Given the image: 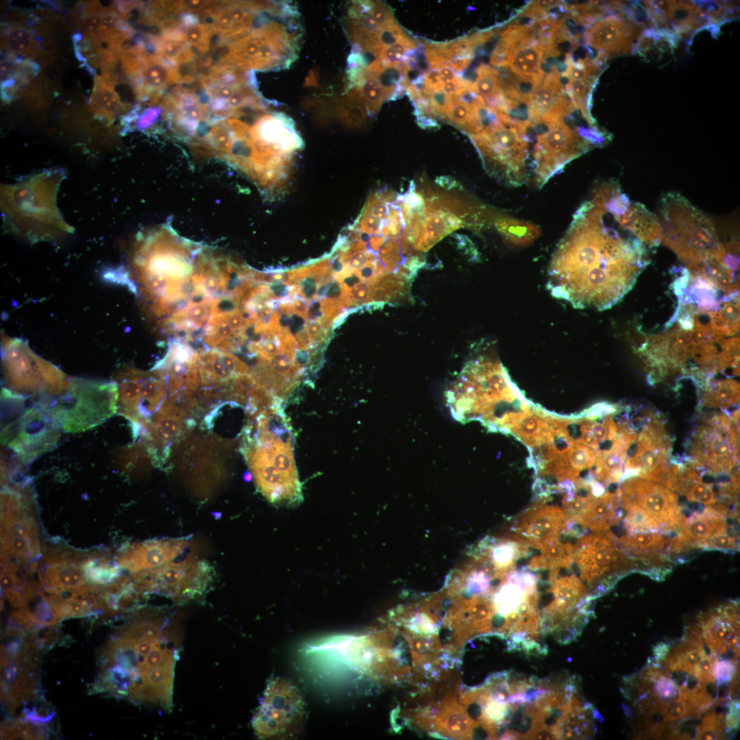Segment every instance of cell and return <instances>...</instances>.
Returning <instances> with one entry per match:
<instances>
[{"instance_id":"obj_11","label":"cell","mask_w":740,"mask_h":740,"mask_svg":"<svg viewBox=\"0 0 740 740\" xmlns=\"http://www.w3.org/2000/svg\"><path fill=\"white\" fill-rule=\"evenodd\" d=\"M687 450V460L693 468L714 476L732 475L739 463L737 426L723 414L704 416L692 434Z\"/></svg>"},{"instance_id":"obj_5","label":"cell","mask_w":740,"mask_h":740,"mask_svg":"<svg viewBox=\"0 0 740 740\" xmlns=\"http://www.w3.org/2000/svg\"><path fill=\"white\" fill-rule=\"evenodd\" d=\"M453 389L456 397L449 399H460L456 400V409L466 410L461 417L478 419L481 416L487 427L502 419L501 412L506 415L517 401L524 398L502 364L484 358L467 363Z\"/></svg>"},{"instance_id":"obj_35","label":"cell","mask_w":740,"mask_h":740,"mask_svg":"<svg viewBox=\"0 0 740 740\" xmlns=\"http://www.w3.org/2000/svg\"><path fill=\"white\" fill-rule=\"evenodd\" d=\"M636 206L630 231L644 245L658 246L662 238L660 222L656 216L649 212L643 205L637 203Z\"/></svg>"},{"instance_id":"obj_28","label":"cell","mask_w":740,"mask_h":740,"mask_svg":"<svg viewBox=\"0 0 740 740\" xmlns=\"http://www.w3.org/2000/svg\"><path fill=\"white\" fill-rule=\"evenodd\" d=\"M440 709L433 721V728L438 733L453 737L467 739L471 737L473 730L478 725L455 700L447 702Z\"/></svg>"},{"instance_id":"obj_2","label":"cell","mask_w":740,"mask_h":740,"mask_svg":"<svg viewBox=\"0 0 740 740\" xmlns=\"http://www.w3.org/2000/svg\"><path fill=\"white\" fill-rule=\"evenodd\" d=\"M275 103L248 105L221 121L229 136L222 159L270 197L284 194L304 146L295 121Z\"/></svg>"},{"instance_id":"obj_48","label":"cell","mask_w":740,"mask_h":740,"mask_svg":"<svg viewBox=\"0 0 740 740\" xmlns=\"http://www.w3.org/2000/svg\"><path fill=\"white\" fill-rule=\"evenodd\" d=\"M5 597L14 608H21L25 606V600L22 593L16 589H12L5 592Z\"/></svg>"},{"instance_id":"obj_6","label":"cell","mask_w":740,"mask_h":740,"mask_svg":"<svg viewBox=\"0 0 740 740\" xmlns=\"http://www.w3.org/2000/svg\"><path fill=\"white\" fill-rule=\"evenodd\" d=\"M660 211L661 241L680 260L697 262L726 255L713 223L682 195H665Z\"/></svg>"},{"instance_id":"obj_56","label":"cell","mask_w":740,"mask_h":740,"mask_svg":"<svg viewBox=\"0 0 740 740\" xmlns=\"http://www.w3.org/2000/svg\"><path fill=\"white\" fill-rule=\"evenodd\" d=\"M320 308H321V304H320L319 301H312L310 304L308 311V314H307L308 318L310 320H313V319H315L316 318H317L318 317L321 316L322 313L320 311Z\"/></svg>"},{"instance_id":"obj_23","label":"cell","mask_w":740,"mask_h":740,"mask_svg":"<svg viewBox=\"0 0 740 740\" xmlns=\"http://www.w3.org/2000/svg\"><path fill=\"white\" fill-rule=\"evenodd\" d=\"M643 4L649 17L660 27L685 33L715 23L706 3L702 6L688 1H645Z\"/></svg>"},{"instance_id":"obj_12","label":"cell","mask_w":740,"mask_h":740,"mask_svg":"<svg viewBox=\"0 0 740 740\" xmlns=\"http://www.w3.org/2000/svg\"><path fill=\"white\" fill-rule=\"evenodd\" d=\"M214 570L208 562L190 556L177 563L133 574L140 591L154 593L185 603L203 595L212 583Z\"/></svg>"},{"instance_id":"obj_4","label":"cell","mask_w":740,"mask_h":740,"mask_svg":"<svg viewBox=\"0 0 740 740\" xmlns=\"http://www.w3.org/2000/svg\"><path fill=\"white\" fill-rule=\"evenodd\" d=\"M202 247L179 236L169 223L139 234L131 267L140 299H160L169 287L180 286L195 271V257Z\"/></svg>"},{"instance_id":"obj_29","label":"cell","mask_w":740,"mask_h":740,"mask_svg":"<svg viewBox=\"0 0 740 740\" xmlns=\"http://www.w3.org/2000/svg\"><path fill=\"white\" fill-rule=\"evenodd\" d=\"M558 570H550V591L554 595V600L546 606L560 611H571L576 608L580 600L586 596V587L575 574L558 578Z\"/></svg>"},{"instance_id":"obj_54","label":"cell","mask_w":740,"mask_h":740,"mask_svg":"<svg viewBox=\"0 0 740 740\" xmlns=\"http://www.w3.org/2000/svg\"><path fill=\"white\" fill-rule=\"evenodd\" d=\"M305 323V319L302 317L297 314H292L290 323L291 332L294 334L298 332L302 329Z\"/></svg>"},{"instance_id":"obj_42","label":"cell","mask_w":740,"mask_h":740,"mask_svg":"<svg viewBox=\"0 0 740 740\" xmlns=\"http://www.w3.org/2000/svg\"><path fill=\"white\" fill-rule=\"evenodd\" d=\"M728 732L725 715L723 713L716 715L711 712L705 715L701 724L696 729V739H720L725 737Z\"/></svg>"},{"instance_id":"obj_43","label":"cell","mask_w":740,"mask_h":740,"mask_svg":"<svg viewBox=\"0 0 740 740\" xmlns=\"http://www.w3.org/2000/svg\"><path fill=\"white\" fill-rule=\"evenodd\" d=\"M689 502H698L710 506L717 502L715 491L713 486L699 479L695 481L684 495Z\"/></svg>"},{"instance_id":"obj_13","label":"cell","mask_w":740,"mask_h":740,"mask_svg":"<svg viewBox=\"0 0 740 740\" xmlns=\"http://www.w3.org/2000/svg\"><path fill=\"white\" fill-rule=\"evenodd\" d=\"M532 128L538 134L532 162L535 182L539 187L592 146L588 141L589 129L572 130L563 120L535 124Z\"/></svg>"},{"instance_id":"obj_19","label":"cell","mask_w":740,"mask_h":740,"mask_svg":"<svg viewBox=\"0 0 740 740\" xmlns=\"http://www.w3.org/2000/svg\"><path fill=\"white\" fill-rule=\"evenodd\" d=\"M567 524L568 519L559 507L538 503L518 517L511 537L541 550L566 534Z\"/></svg>"},{"instance_id":"obj_51","label":"cell","mask_w":740,"mask_h":740,"mask_svg":"<svg viewBox=\"0 0 740 740\" xmlns=\"http://www.w3.org/2000/svg\"><path fill=\"white\" fill-rule=\"evenodd\" d=\"M301 284L303 288L304 296L307 299L312 298L317 290V284L315 280L312 278H308L304 280Z\"/></svg>"},{"instance_id":"obj_61","label":"cell","mask_w":740,"mask_h":740,"mask_svg":"<svg viewBox=\"0 0 740 740\" xmlns=\"http://www.w3.org/2000/svg\"><path fill=\"white\" fill-rule=\"evenodd\" d=\"M279 322L280 324L283 327H286L287 325L290 326L291 317H288L287 315H284L280 317Z\"/></svg>"},{"instance_id":"obj_26","label":"cell","mask_w":740,"mask_h":740,"mask_svg":"<svg viewBox=\"0 0 740 740\" xmlns=\"http://www.w3.org/2000/svg\"><path fill=\"white\" fill-rule=\"evenodd\" d=\"M621 505L619 488L615 493L606 492L595 497L578 526L594 532H604L618 522L621 517L619 510Z\"/></svg>"},{"instance_id":"obj_62","label":"cell","mask_w":740,"mask_h":740,"mask_svg":"<svg viewBox=\"0 0 740 740\" xmlns=\"http://www.w3.org/2000/svg\"><path fill=\"white\" fill-rule=\"evenodd\" d=\"M328 286H329V284H325V285H323V286H320L319 288V289L317 290V295L318 296H319V297H323V296L326 295V293H327V291H328Z\"/></svg>"},{"instance_id":"obj_37","label":"cell","mask_w":740,"mask_h":740,"mask_svg":"<svg viewBox=\"0 0 740 740\" xmlns=\"http://www.w3.org/2000/svg\"><path fill=\"white\" fill-rule=\"evenodd\" d=\"M473 89L486 99L499 101L505 97L500 74L488 65L482 64L477 69V77L473 83Z\"/></svg>"},{"instance_id":"obj_27","label":"cell","mask_w":740,"mask_h":740,"mask_svg":"<svg viewBox=\"0 0 740 740\" xmlns=\"http://www.w3.org/2000/svg\"><path fill=\"white\" fill-rule=\"evenodd\" d=\"M617 540L626 554L642 560H662L661 551L669 547V540L658 532H627Z\"/></svg>"},{"instance_id":"obj_17","label":"cell","mask_w":740,"mask_h":740,"mask_svg":"<svg viewBox=\"0 0 740 740\" xmlns=\"http://www.w3.org/2000/svg\"><path fill=\"white\" fill-rule=\"evenodd\" d=\"M619 489L622 507L634 502L660 526L671 530L679 528L684 516L676 494L666 486L632 477L624 480Z\"/></svg>"},{"instance_id":"obj_38","label":"cell","mask_w":740,"mask_h":740,"mask_svg":"<svg viewBox=\"0 0 740 740\" xmlns=\"http://www.w3.org/2000/svg\"><path fill=\"white\" fill-rule=\"evenodd\" d=\"M627 510L624 524L627 532H658L661 526L641 507L630 502L622 507Z\"/></svg>"},{"instance_id":"obj_47","label":"cell","mask_w":740,"mask_h":740,"mask_svg":"<svg viewBox=\"0 0 740 740\" xmlns=\"http://www.w3.org/2000/svg\"><path fill=\"white\" fill-rule=\"evenodd\" d=\"M422 82L432 90L442 89L443 83L441 79L439 69H431L421 75Z\"/></svg>"},{"instance_id":"obj_18","label":"cell","mask_w":740,"mask_h":740,"mask_svg":"<svg viewBox=\"0 0 740 740\" xmlns=\"http://www.w3.org/2000/svg\"><path fill=\"white\" fill-rule=\"evenodd\" d=\"M240 451L249 465L257 489L269 502L288 507L301 502L303 495L299 480L280 471L254 444H241Z\"/></svg>"},{"instance_id":"obj_9","label":"cell","mask_w":740,"mask_h":740,"mask_svg":"<svg viewBox=\"0 0 740 740\" xmlns=\"http://www.w3.org/2000/svg\"><path fill=\"white\" fill-rule=\"evenodd\" d=\"M617 537L608 530L581 535L574 545L573 561L591 600L606 593L633 563Z\"/></svg>"},{"instance_id":"obj_1","label":"cell","mask_w":740,"mask_h":740,"mask_svg":"<svg viewBox=\"0 0 740 740\" xmlns=\"http://www.w3.org/2000/svg\"><path fill=\"white\" fill-rule=\"evenodd\" d=\"M604 212L592 201L583 203L550 261L547 288L576 308H611L649 263L644 245L606 226Z\"/></svg>"},{"instance_id":"obj_16","label":"cell","mask_w":740,"mask_h":740,"mask_svg":"<svg viewBox=\"0 0 740 740\" xmlns=\"http://www.w3.org/2000/svg\"><path fill=\"white\" fill-rule=\"evenodd\" d=\"M20 410L18 416L3 422L1 443L20 463L28 464L56 447L60 430L36 402L21 413Z\"/></svg>"},{"instance_id":"obj_40","label":"cell","mask_w":740,"mask_h":740,"mask_svg":"<svg viewBox=\"0 0 740 740\" xmlns=\"http://www.w3.org/2000/svg\"><path fill=\"white\" fill-rule=\"evenodd\" d=\"M702 548L719 550H737L739 548V534L733 525L728 522L719 526L704 543Z\"/></svg>"},{"instance_id":"obj_10","label":"cell","mask_w":740,"mask_h":740,"mask_svg":"<svg viewBox=\"0 0 740 740\" xmlns=\"http://www.w3.org/2000/svg\"><path fill=\"white\" fill-rule=\"evenodd\" d=\"M471 138L489 172L513 186L528 178L529 171L533 170L529 140L519 126L511 121H499Z\"/></svg>"},{"instance_id":"obj_14","label":"cell","mask_w":740,"mask_h":740,"mask_svg":"<svg viewBox=\"0 0 740 740\" xmlns=\"http://www.w3.org/2000/svg\"><path fill=\"white\" fill-rule=\"evenodd\" d=\"M304 702L297 688L276 678L267 683L251 726L259 739L288 737L301 725Z\"/></svg>"},{"instance_id":"obj_30","label":"cell","mask_w":740,"mask_h":740,"mask_svg":"<svg viewBox=\"0 0 740 740\" xmlns=\"http://www.w3.org/2000/svg\"><path fill=\"white\" fill-rule=\"evenodd\" d=\"M530 447H536L554 440V430L529 410L521 412L508 430Z\"/></svg>"},{"instance_id":"obj_46","label":"cell","mask_w":740,"mask_h":740,"mask_svg":"<svg viewBox=\"0 0 740 740\" xmlns=\"http://www.w3.org/2000/svg\"><path fill=\"white\" fill-rule=\"evenodd\" d=\"M725 723L727 730H737L739 726V701L731 700L728 704V713L725 715Z\"/></svg>"},{"instance_id":"obj_60","label":"cell","mask_w":740,"mask_h":740,"mask_svg":"<svg viewBox=\"0 0 740 740\" xmlns=\"http://www.w3.org/2000/svg\"><path fill=\"white\" fill-rule=\"evenodd\" d=\"M298 338L301 343H304L305 346H306V345L309 343V338L307 332L302 331L301 333H299V334H298Z\"/></svg>"},{"instance_id":"obj_52","label":"cell","mask_w":740,"mask_h":740,"mask_svg":"<svg viewBox=\"0 0 740 740\" xmlns=\"http://www.w3.org/2000/svg\"><path fill=\"white\" fill-rule=\"evenodd\" d=\"M435 182L447 190L460 188V184L450 176H440L436 179Z\"/></svg>"},{"instance_id":"obj_15","label":"cell","mask_w":740,"mask_h":740,"mask_svg":"<svg viewBox=\"0 0 740 740\" xmlns=\"http://www.w3.org/2000/svg\"><path fill=\"white\" fill-rule=\"evenodd\" d=\"M637 423L640 428L627 450L621 480L638 477L664 482L670 467L671 439L656 414H647Z\"/></svg>"},{"instance_id":"obj_34","label":"cell","mask_w":740,"mask_h":740,"mask_svg":"<svg viewBox=\"0 0 740 740\" xmlns=\"http://www.w3.org/2000/svg\"><path fill=\"white\" fill-rule=\"evenodd\" d=\"M494 224L504 240L515 247L532 243L541 234L536 225L513 218L500 217L495 220Z\"/></svg>"},{"instance_id":"obj_8","label":"cell","mask_w":740,"mask_h":740,"mask_svg":"<svg viewBox=\"0 0 740 740\" xmlns=\"http://www.w3.org/2000/svg\"><path fill=\"white\" fill-rule=\"evenodd\" d=\"M4 388L35 402L57 397L69 387L70 378L58 367L36 355L21 339H2Z\"/></svg>"},{"instance_id":"obj_44","label":"cell","mask_w":740,"mask_h":740,"mask_svg":"<svg viewBox=\"0 0 740 740\" xmlns=\"http://www.w3.org/2000/svg\"><path fill=\"white\" fill-rule=\"evenodd\" d=\"M739 670L737 661L722 659L715 661L713 666V675L717 685L730 682L736 671Z\"/></svg>"},{"instance_id":"obj_59","label":"cell","mask_w":740,"mask_h":740,"mask_svg":"<svg viewBox=\"0 0 740 740\" xmlns=\"http://www.w3.org/2000/svg\"><path fill=\"white\" fill-rule=\"evenodd\" d=\"M293 307H294L295 311L297 312L302 313V314H304L305 312H306V310H307L306 303L304 300H302L301 299H296L295 300H294V301H293Z\"/></svg>"},{"instance_id":"obj_57","label":"cell","mask_w":740,"mask_h":740,"mask_svg":"<svg viewBox=\"0 0 740 740\" xmlns=\"http://www.w3.org/2000/svg\"><path fill=\"white\" fill-rule=\"evenodd\" d=\"M341 293L342 291L340 285L337 282H334L329 284L326 296L329 298H336L341 295Z\"/></svg>"},{"instance_id":"obj_53","label":"cell","mask_w":740,"mask_h":740,"mask_svg":"<svg viewBox=\"0 0 740 740\" xmlns=\"http://www.w3.org/2000/svg\"><path fill=\"white\" fill-rule=\"evenodd\" d=\"M270 290L279 297L286 296L288 292V288L280 280H275L272 282Z\"/></svg>"},{"instance_id":"obj_49","label":"cell","mask_w":740,"mask_h":740,"mask_svg":"<svg viewBox=\"0 0 740 740\" xmlns=\"http://www.w3.org/2000/svg\"><path fill=\"white\" fill-rule=\"evenodd\" d=\"M528 408V402H527V401L526 400V399L524 398V399H519L518 401H517V402H515V406H514V407H513V408H516V409H520V410H523V409H527ZM521 411H522V410H521ZM519 412V411H511V410H510V412H509L508 413H507V414H506V415H504V416L503 415V421H502V426H501V428H500V430H501V429H502V426H503V425H504V422H505L506 419H507V417H508V415H510V413H512V412ZM502 415H503V414H502ZM502 419H501L500 420H499V421H498L497 422H496V423H495V424H493V425H492V426H488V428H490L491 430H493V431H497V430H499V429H500V425H501V423H502Z\"/></svg>"},{"instance_id":"obj_22","label":"cell","mask_w":740,"mask_h":740,"mask_svg":"<svg viewBox=\"0 0 740 740\" xmlns=\"http://www.w3.org/2000/svg\"><path fill=\"white\" fill-rule=\"evenodd\" d=\"M189 543L188 538L183 537L133 543L121 550L116 563L132 574L154 569L176 558Z\"/></svg>"},{"instance_id":"obj_21","label":"cell","mask_w":740,"mask_h":740,"mask_svg":"<svg viewBox=\"0 0 740 740\" xmlns=\"http://www.w3.org/2000/svg\"><path fill=\"white\" fill-rule=\"evenodd\" d=\"M702 638L711 654L719 656L733 653L736 660L739 652V609L737 602L722 605L699 618Z\"/></svg>"},{"instance_id":"obj_58","label":"cell","mask_w":740,"mask_h":740,"mask_svg":"<svg viewBox=\"0 0 740 740\" xmlns=\"http://www.w3.org/2000/svg\"><path fill=\"white\" fill-rule=\"evenodd\" d=\"M322 330L321 325L318 322H310L307 325V331L310 335L314 336L320 333Z\"/></svg>"},{"instance_id":"obj_31","label":"cell","mask_w":740,"mask_h":740,"mask_svg":"<svg viewBox=\"0 0 740 740\" xmlns=\"http://www.w3.org/2000/svg\"><path fill=\"white\" fill-rule=\"evenodd\" d=\"M114 84L103 75L97 76L90 96V110L102 117L112 119L123 112L125 105L115 91Z\"/></svg>"},{"instance_id":"obj_36","label":"cell","mask_w":740,"mask_h":740,"mask_svg":"<svg viewBox=\"0 0 740 740\" xmlns=\"http://www.w3.org/2000/svg\"><path fill=\"white\" fill-rule=\"evenodd\" d=\"M3 45L10 53L25 57L36 55L40 49V42L34 32L16 25L4 32Z\"/></svg>"},{"instance_id":"obj_24","label":"cell","mask_w":740,"mask_h":740,"mask_svg":"<svg viewBox=\"0 0 740 740\" xmlns=\"http://www.w3.org/2000/svg\"><path fill=\"white\" fill-rule=\"evenodd\" d=\"M452 206L443 205L439 198L434 202L427 201L426 215L415 239L416 251H428L445 236L465 225V222L451 210Z\"/></svg>"},{"instance_id":"obj_32","label":"cell","mask_w":740,"mask_h":740,"mask_svg":"<svg viewBox=\"0 0 740 740\" xmlns=\"http://www.w3.org/2000/svg\"><path fill=\"white\" fill-rule=\"evenodd\" d=\"M702 390L701 404L704 407L729 410L739 404V384L731 378L716 382L711 380Z\"/></svg>"},{"instance_id":"obj_33","label":"cell","mask_w":740,"mask_h":740,"mask_svg":"<svg viewBox=\"0 0 740 740\" xmlns=\"http://www.w3.org/2000/svg\"><path fill=\"white\" fill-rule=\"evenodd\" d=\"M541 552L539 555L533 556L529 561V569L536 571L569 569L573 563L574 545L570 543L557 541L544 547Z\"/></svg>"},{"instance_id":"obj_45","label":"cell","mask_w":740,"mask_h":740,"mask_svg":"<svg viewBox=\"0 0 740 740\" xmlns=\"http://www.w3.org/2000/svg\"><path fill=\"white\" fill-rule=\"evenodd\" d=\"M429 103L436 116L445 120L452 104V96L442 89L434 90L430 95Z\"/></svg>"},{"instance_id":"obj_7","label":"cell","mask_w":740,"mask_h":740,"mask_svg":"<svg viewBox=\"0 0 740 740\" xmlns=\"http://www.w3.org/2000/svg\"><path fill=\"white\" fill-rule=\"evenodd\" d=\"M118 386L114 381L70 378L61 395L37 402L60 431L82 432L103 423L117 412Z\"/></svg>"},{"instance_id":"obj_20","label":"cell","mask_w":740,"mask_h":740,"mask_svg":"<svg viewBox=\"0 0 740 740\" xmlns=\"http://www.w3.org/2000/svg\"><path fill=\"white\" fill-rule=\"evenodd\" d=\"M642 35V27L635 20L610 15L590 25L585 31L584 40L604 58L633 51Z\"/></svg>"},{"instance_id":"obj_55","label":"cell","mask_w":740,"mask_h":740,"mask_svg":"<svg viewBox=\"0 0 740 740\" xmlns=\"http://www.w3.org/2000/svg\"><path fill=\"white\" fill-rule=\"evenodd\" d=\"M443 83L455 80L458 77L454 71L449 66H444L439 70Z\"/></svg>"},{"instance_id":"obj_25","label":"cell","mask_w":740,"mask_h":740,"mask_svg":"<svg viewBox=\"0 0 740 740\" xmlns=\"http://www.w3.org/2000/svg\"><path fill=\"white\" fill-rule=\"evenodd\" d=\"M48 564L38 574L41 586L47 593L62 594L64 591H73L86 586V577L77 558L70 554L57 558Z\"/></svg>"},{"instance_id":"obj_50","label":"cell","mask_w":740,"mask_h":740,"mask_svg":"<svg viewBox=\"0 0 740 740\" xmlns=\"http://www.w3.org/2000/svg\"><path fill=\"white\" fill-rule=\"evenodd\" d=\"M472 56H460L453 59L448 66L454 71L461 72L465 70L471 63Z\"/></svg>"},{"instance_id":"obj_41","label":"cell","mask_w":740,"mask_h":740,"mask_svg":"<svg viewBox=\"0 0 740 740\" xmlns=\"http://www.w3.org/2000/svg\"><path fill=\"white\" fill-rule=\"evenodd\" d=\"M86 579L95 584L110 582L119 577L117 568L109 565L106 560L90 558L84 563Z\"/></svg>"},{"instance_id":"obj_3","label":"cell","mask_w":740,"mask_h":740,"mask_svg":"<svg viewBox=\"0 0 740 740\" xmlns=\"http://www.w3.org/2000/svg\"><path fill=\"white\" fill-rule=\"evenodd\" d=\"M112 643L115 666L123 677L124 697L171 711L175 668L180 652L179 634L173 626L157 638L119 632Z\"/></svg>"},{"instance_id":"obj_39","label":"cell","mask_w":740,"mask_h":740,"mask_svg":"<svg viewBox=\"0 0 740 740\" xmlns=\"http://www.w3.org/2000/svg\"><path fill=\"white\" fill-rule=\"evenodd\" d=\"M572 446L560 451L566 457L568 463L577 478L580 471L593 466L596 456L593 449L584 445L572 442Z\"/></svg>"}]
</instances>
